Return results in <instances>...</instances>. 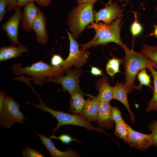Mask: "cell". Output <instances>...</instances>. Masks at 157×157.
<instances>
[{"label": "cell", "mask_w": 157, "mask_h": 157, "mask_svg": "<svg viewBox=\"0 0 157 157\" xmlns=\"http://www.w3.org/2000/svg\"><path fill=\"white\" fill-rule=\"evenodd\" d=\"M23 7L19 26L24 31L31 33L33 22L40 9L33 2L28 3Z\"/></svg>", "instance_id": "7c38bea8"}, {"label": "cell", "mask_w": 157, "mask_h": 157, "mask_svg": "<svg viewBox=\"0 0 157 157\" xmlns=\"http://www.w3.org/2000/svg\"><path fill=\"white\" fill-rule=\"evenodd\" d=\"M112 107L110 102H100L96 122L100 128L111 129L114 127L115 122L112 116Z\"/></svg>", "instance_id": "4fadbf2b"}, {"label": "cell", "mask_w": 157, "mask_h": 157, "mask_svg": "<svg viewBox=\"0 0 157 157\" xmlns=\"http://www.w3.org/2000/svg\"><path fill=\"white\" fill-rule=\"evenodd\" d=\"M21 63H15L12 66L13 73L17 76L26 74L31 77V81L35 84L43 86L47 78H57L65 74L61 65L51 66L43 60L33 63L31 66L22 67Z\"/></svg>", "instance_id": "7a4b0ae2"}, {"label": "cell", "mask_w": 157, "mask_h": 157, "mask_svg": "<svg viewBox=\"0 0 157 157\" xmlns=\"http://www.w3.org/2000/svg\"><path fill=\"white\" fill-rule=\"evenodd\" d=\"M8 5L7 0H0V22H1L5 15L6 12V7Z\"/></svg>", "instance_id": "f546056e"}, {"label": "cell", "mask_w": 157, "mask_h": 157, "mask_svg": "<svg viewBox=\"0 0 157 157\" xmlns=\"http://www.w3.org/2000/svg\"><path fill=\"white\" fill-rule=\"evenodd\" d=\"M12 44L8 46L3 45L0 49V61L8 60L22 56L23 53H30L28 49L21 44Z\"/></svg>", "instance_id": "ac0fdd59"}, {"label": "cell", "mask_w": 157, "mask_h": 157, "mask_svg": "<svg viewBox=\"0 0 157 157\" xmlns=\"http://www.w3.org/2000/svg\"><path fill=\"white\" fill-rule=\"evenodd\" d=\"M135 19L132 24L131 27V33L133 36H137L140 34L143 30V28L141 24L138 21L137 16L135 14Z\"/></svg>", "instance_id": "83f0119b"}, {"label": "cell", "mask_w": 157, "mask_h": 157, "mask_svg": "<svg viewBox=\"0 0 157 157\" xmlns=\"http://www.w3.org/2000/svg\"><path fill=\"white\" fill-rule=\"evenodd\" d=\"M123 11V10L117 3L111 2L98 11H94L95 23L102 21L105 23L110 24L118 18L122 17Z\"/></svg>", "instance_id": "30bf717a"}, {"label": "cell", "mask_w": 157, "mask_h": 157, "mask_svg": "<svg viewBox=\"0 0 157 157\" xmlns=\"http://www.w3.org/2000/svg\"><path fill=\"white\" fill-rule=\"evenodd\" d=\"M93 3L78 4L70 12L67 19L73 38L77 39L85 27L94 20Z\"/></svg>", "instance_id": "5b68a950"}, {"label": "cell", "mask_w": 157, "mask_h": 157, "mask_svg": "<svg viewBox=\"0 0 157 157\" xmlns=\"http://www.w3.org/2000/svg\"><path fill=\"white\" fill-rule=\"evenodd\" d=\"M123 49L125 53L123 65L125 76V82L124 85L129 93L135 89V80L140 70L143 69H149L151 67L157 69V66L140 52L131 50L125 44Z\"/></svg>", "instance_id": "3957f363"}, {"label": "cell", "mask_w": 157, "mask_h": 157, "mask_svg": "<svg viewBox=\"0 0 157 157\" xmlns=\"http://www.w3.org/2000/svg\"><path fill=\"white\" fill-rule=\"evenodd\" d=\"M20 105L11 96L5 97L3 110L0 114V125L5 129H10L16 122L25 124L27 120L19 110Z\"/></svg>", "instance_id": "8992f818"}, {"label": "cell", "mask_w": 157, "mask_h": 157, "mask_svg": "<svg viewBox=\"0 0 157 157\" xmlns=\"http://www.w3.org/2000/svg\"><path fill=\"white\" fill-rule=\"evenodd\" d=\"M130 147L145 151L153 145L152 134H146L133 130H130V139L128 143Z\"/></svg>", "instance_id": "8fae6325"}, {"label": "cell", "mask_w": 157, "mask_h": 157, "mask_svg": "<svg viewBox=\"0 0 157 157\" xmlns=\"http://www.w3.org/2000/svg\"><path fill=\"white\" fill-rule=\"evenodd\" d=\"M108 76H104L96 82L95 87L99 92L97 97L100 102H110L113 99V87L110 85Z\"/></svg>", "instance_id": "e0dca14e"}, {"label": "cell", "mask_w": 157, "mask_h": 157, "mask_svg": "<svg viewBox=\"0 0 157 157\" xmlns=\"http://www.w3.org/2000/svg\"><path fill=\"white\" fill-rule=\"evenodd\" d=\"M6 93L3 90L0 92V114L2 113L4 108L6 97Z\"/></svg>", "instance_id": "d6a6232c"}, {"label": "cell", "mask_w": 157, "mask_h": 157, "mask_svg": "<svg viewBox=\"0 0 157 157\" xmlns=\"http://www.w3.org/2000/svg\"><path fill=\"white\" fill-rule=\"evenodd\" d=\"M86 100L84 106L79 115L86 121L96 122L98 113L100 102L97 97L91 95Z\"/></svg>", "instance_id": "2e32d148"}, {"label": "cell", "mask_w": 157, "mask_h": 157, "mask_svg": "<svg viewBox=\"0 0 157 157\" xmlns=\"http://www.w3.org/2000/svg\"><path fill=\"white\" fill-rule=\"evenodd\" d=\"M90 72L94 76H101L103 75V72L101 69L97 67L91 66Z\"/></svg>", "instance_id": "e575fe53"}, {"label": "cell", "mask_w": 157, "mask_h": 157, "mask_svg": "<svg viewBox=\"0 0 157 157\" xmlns=\"http://www.w3.org/2000/svg\"><path fill=\"white\" fill-rule=\"evenodd\" d=\"M115 127L113 134L127 143L129 141L130 130L131 128L124 121L115 123Z\"/></svg>", "instance_id": "44dd1931"}, {"label": "cell", "mask_w": 157, "mask_h": 157, "mask_svg": "<svg viewBox=\"0 0 157 157\" xmlns=\"http://www.w3.org/2000/svg\"><path fill=\"white\" fill-rule=\"evenodd\" d=\"M147 128L150 130L152 133H157V120H154L149 124Z\"/></svg>", "instance_id": "836d02e7"}, {"label": "cell", "mask_w": 157, "mask_h": 157, "mask_svg": "<svg viewBox=\"0 0 157 157\" xmlns=\"http://www.w3.org/2000/svg\"><path fill=\"white\" fill-rule=\"evenodd\" d=\"M83 95L80 92H75L71 94V98L69 102V111L70 112L77 115L80 113L86 101V100L84 98Z\"/></svg>", "instance_id": "ffe728a7"}, {"label": "cell", "mask_w": 157, "mask_h": 157, "mask_svg": "<svg viewBox=\"0 0 157 157\" xmlns=\"http://www.w3.org/2000/svg\"><path fill=\"white\" fill-rule=\"evenodd\" d=\"M124 58H119L112 56V58L109 59L106 66V70L107 74L112 79L117 73L120 72V65H123Z\"/></svg>", "instance_id": "7402d4cb"}, {"label": "cell", "mask_w": 157, "mask_h": 157, "mask_svg": "<svg viewBox=\"0 0 157 157\" xmlns=\"http://www.w3.org/2000/svg\"><path fill=\"white\" fill-rule=\"evenodd\" d=\"M21 7L17 6L13 15L1 26L13 44H21L18 39L19 28L22 15Z\"/></svg>", "instance_id": "9c48e42d"}, {"label": "cell", "mask_w": 157, "mask_h": 157, "mask_svg": "<svg viewBox=\"0 0 157 157\" xmlns=\"http://www.w3.org/2000/svg\"><path fill=\"white\" fill-rule=\"evenodd\" d=\"M37 96L40 100L39 104H36L29 102L28 104L40 109L44 112L50 113L57 119V124L55 128L52 129V135H54L56 131L61 126L65 125H72L83 127L88 131H95L103 133L111 137L101 128L94 126L90 122L84 119L79 115L71 114L62 111H56L49 108L43 102L38 94Z\"/></svg>", "instance_id": "277c9868"}, {"label": "cell", "mask_w": 157, "mask_h": 157, "mask_svg": "<svg viewBox=\"0 0 157 157\" xmlns=\"http://www.w3.org/2000/svg\"><path fill=\"white\" fill-rule=\"evenodd\" d=\"M140 52L157 65V46L144 45Z\"/></svg>", "instance_id": "d4e9b609"}, {"label": "cell", "mask_w": 157, "mask_h": 157, "mask_svg": "<svg viewBox=\"0 0 157 157\" xmlns=\"http://www.w3.org/2000/svg\"><path fill=\"white\" fill-rule=\"evenodd\" d=\"M112 0H110L108 2V3L106 5H108V4L109 3L111 2V1H112ZM126 0V1H127L128 0Z\"/></svg>", "instance_id": "60d3db41"}, {"label": "cell", "mask_w": 157, "mask_h": 157, "mask_svg": "<svg viewBox=\"0 0 157 157\" xmlns=\"http://www.w3.org/2000/svg\"><path fill=\"white\" fill-rule=\"evenodd\" d=\"M63 60L60 56L58 55H53L51 59V64L53 66L60 65Z\"/></svg>", "instance_id": "4dcf8cb0"}, {"label": "cell", "mask_w": 157, "mask_h": 157, "mask_svg": "<svg viewBox=\"0 0 157 157\" xmlns=\"http://www.w3.org/2000/svg\"><path fill=\"white\" fill-rule=\"evenodd\" d=\"M34 0H18L17 1V6L20 7H24L28 3L34 2Z\"/></svg>", "instance_id": "8d00e7d4"}, {"label": "cell", "mask_w": 157, "mask_h": 157, "mask_svg": "<svg viewBox=\"0 0 157 157\" xmlns=\"http://www.w3.org/2000/svg\"><path fill=\"white\" fill-rule=\"evenodd\" d=\"M35 133L40 138L41 142L46 147L52 157H78L80 155L76 151L70 148L65 151H61L57 149L53 142L49 138L40 133Z\"/></svg>", "instance_id": "9a60e30c"}, {"label": "cell", "mask_w": 157, "mask_h": 157, "mask_svg": "<svg viewBox=\"0 0 157 157\" xmlns=\"http://www.w3.org/2000/svg\"><path fill=\"white\" fill-rule=\"evenodd\" d=\"M70 41L69 53L68 57L63 60L60 64L67 73L73 65L75 68H79L85 64L88 61L90 52L85 49L80 50L77 42L70 33L67 31Z\"/></svg>", "instance_id": "52a82bcc"}, {"label": "cell", "mask_w": 157, "mask_h": 157, "mask_svg": "<svg viewBox=\"0 0 157 157\" xmlns=\"http://www.w3.org/2000/svg\"><path fill=\"white\" fill-rule=\"evenodd\" d=\"M78 4L84 3H95L97 0H76Z\"/></svg>", "instance_id": "74e56055"}, {"label": "cell", "mask_w": 157, "mask_h": 157, "mask_svg": "<svg viewBox=\"0 0 157 157\" xmlns=\"http://www.w3.org/2000/svg\"><path fill=\"white\" fill-rule=\"evenodd\" d=\"M82 72L80 68L70 69L65 75L57 78H47L45 83L53 82L62 85V90L67 91L71 94L74 92H80L84 95L89 96L90 95L85 94L81 90L79 86V78Z\"/></svg>", "instance_id": "ba28073f"}, {"label": "cell", "mask_w": 157, "mask_h": 157, "mask_svg": "<svg viewBox=\"0 0 157 157\" xmlns=\"http://www.w3.org/2000/svg\"><path fill=\"white\" fill-rule=\"evenodd\" d=\"M151 35H154L157 37V26L155 27L154 33L151 34Z\"/></svg>", "instance_id": "ab89813d"}, {"label": "cell", "mask_w": 157, "mask_h": 157, "mask_svg": "<svg viewBox=\"0 0 157 157\" xmlns=\"http://www.w3.org/2000/svg\"><path fill=\"white\" fill-rule=\"evenodd\" d=\"M137 77L140 83L139 85H136L135 89L140 91L142 86L144 85L149 87L153 91L154 87L150 84V76L147 74L145 69L140 70L137 74Z\"/></svg>", "instance_id": "cb8c5ba5"}, {"label": "cell", "mask_w": 157, "mask_h": 157, "mask_svg": "<svg viewBox=\"0 0 157 157\" xmlns=\"http://www.w3.org/2000/svg\"><path fill=\"white\" fill-rule=\"evenodd\" d=\"M112 115L113 119L115 123H119L124 121L119 109L114 106L112 107Z\"/></svg>", "instance_id": "f1b7e54d"}, {"label": "cell", "mask_w": 157, "mask_h": 157, "mask_svg": "<svg viewBox=\"0 0 157 157\" xmlns=\"http://www.w3.org/2000/svg\"><path fill=\"white\" fill-rule=\"evenodd\" d=\"M46 25V17L40 10L33 22L32 29L35 33L37 41L42 45H44L47 43L49 39Z\"/></svg>", "instance_id": "5bb4252c"}, {"label": "cell", "mask_w": 157, "mask_h": 157, "mask_svg": "<svg viewBox=\"0 0 157 157\" xmlns=\"http://www.w3.org/2000/svg\"><path fill=\"white\" fill-rule=\"evenodd\" d=\"M156 9L157 10V8H156Z\"/></svg>", "instance_id": "b9f144b4"}, {"label": "cell", "mask_w": 157, "mask_h": 157, "mask_svg": "<svg viewBox=\"0 0 157 157\" xmlns=\"http://www.w3.org/2000/svg\"><path fill=\"white\" fill-rule=\"evenodd\" d=\"M51 0H34V2H35L41 6L45 7L48 6Z\"/></svg>", "instance_id": "d590c367"}, {"label": "cell", "mask_w": 157, "mask_h": 157, "mask_svg": "<svg viewBox=\"0 0 157 157\" xmlns=\"http://www.w3.org/2000/svg\"><path fill=\"white\" fill-rule=\"evenodd\" d=\"M152 137L153 145L155 147H157V133H152Z\"/></svg>", "instance_id": "f35d334b"}, {"label": "cell", "mask_w": 157, "mask_h": 157, "mask_svg": "<svg viewBox=\"0 0 157 157\" xmlns=\"http://www.w3.org/2000/svg\"><path fill=\"white\" fill-rule=\"evenodd\" d=\"M128 93L124 85L117 81L115 85L113 87V99L119 101L124 105L129 113L131 122L134 123L135 117L131 110L129 103L128 99Z\"/></svg>", "instance_id": "d6986e66"}, {"label": "cell", "mask_w": 157, "mask_h": 157, "mask_svg": "<svg viewBox=\"0 0 157 157\" xmlns=\"http://www.w3.org/2000/svg\"><path fill=\"white\" fill-rule=\"evenodd\" d=\"M122 18V17L118 18L109 24L101 22L97 23L91 22V25L85 28V29L93 28L95 31V35L90 41L80 44L81 48L80 49H85L99 45H104L110 42L115 43L123 49L125 44L122 42L120 36L122 24H121Z\"/></svg>", "instance_id": "6da1fadb"}, {"label": "cell", "mask_w": 157, "mask_h": 157, "mask_svg": "<svg viewBox=\"0 0 157 157\" xmlns=\"http://www.w3.org/2000/svg\"><path fill=\"white\" fill-rule=\"evenodd\" d=\"M22 155L24 157H44V154L38 150L26 146L22 150Z\"/></svg>", "instance_id": "484cf974"}, {"label": "cell", "mask_w": 157, "mask_h": 157, "mask_svg": "<svg viewBox=\"0 0 157 157\" xmlns=\"http://www.w3.org/2000/svg\"><path fill=\"white\" fill-rule=\"evenodd\" d=\"M51 139H58L62 142L65 144H68L72 141L77 142L79 143L81 142L75 138H72L70 136L66 134L61 135L59 136H56L54 135H52L49 137Z\"/></svg>", "instance_id": "4316f807"}, {"label": "cell", "mask_w": 157, "mask_h": 157, "mask_svg": "<svg viewBox=\"0 0 157 157\" xmlns=\"http://www.w3.org/2000/svg\"><path fill=\"white\" fill-rule=\"evenodd\" d=\"M8 5L6 8V12H9L17 7V0H7Z\"/></svg>", "instance_id": "1f68e13d"}, {"label": "cell", "mask_w": 157, "mask_h": 157, "mask_svg": "<svg viewBox=\"0 0 157 157\" xmlns=\"http://www.w3.org/2000/svg\"><path fill=\"white\" fill-rule=\"evenodd\" d=\"M153 76L154 82L153 95L152 98L147 103L146 111L151 110L157 112V71L151 67L148 69Z\"/></svg>", "instance_id": "603a6c76"}]
</instances>
